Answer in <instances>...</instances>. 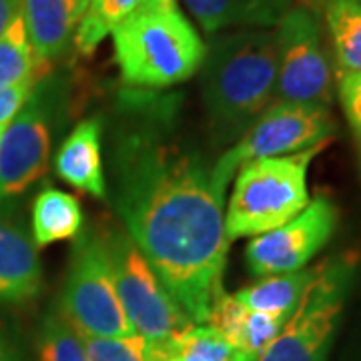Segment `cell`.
I'll return each instance as SVG.
<instances>
[{
	"instance_id": "6da1fadb",
	"label": "cell",
	"mask_w": 361,
	"mask_h": 361,
	"mask_svg": "<svg viewBox=\"0 0 361 361\" xmlns=\"http://www.w3.org/2000/svg\"><path fill=\"white\" fill-rule=\"evenodd\" d=\"M180 111L179 94H118L106 127V197L180 310L207 323L225 293L227 185L187 135Z\"/></svg>"
},
{
	"instance_id": "7a4b0ae2",
	"label": "cell",
	"mask_w": 361,
	"mask_h": 361,
	"mask_svg": "<svg viewBox=\"0 0 361 361\" xmlns=\"http://www.w3.org/2000/svg\"><path fill=\"white\" fill-rule=\"evenodd\" d=\"M199 71L211 145L225 151L275 101V30L239 28L215 37Z\"/></svg>"
},
{
	"instance_id": "3957f363",
	"label": "cell",
	"mask_w": 361,
	"mask_h": 361,
	"mask_svg": "<svg viewBox=\"0 0 361 361\" xmlns=\"http://www.w3.org/2000/svg\"><path fill=\"white\" fill-rule=\"evenodd\" d=\"M115 59L133 89H169L201 68L205 42L177 0H141L113 30Z\"/></svg>"
},
{
	"instance_id": "277c9868",
	"label": "cell",
	"mask_w": 361,
	"mask_h": 361,
	"mask_svg": "<svg viewBox=\"0 0 361 361\" xmlns=\"http://www.w3.org/2000/svg\"><path fill=\"white\" fill-rule=\"evenodd\" d=\"M323 147L317 145L295 155L255 159L239 167L225 205L229 243L273 231L310 205L307 173Z\"/></svg>"
},
{
	"instance_id": "5b68a950",
	"label": "cell",
	"mask_w": 361,
	"mask_h": 361,
	"mask_svg": "<svg viewBox=\"0 0 361 361\" xmlns=\"http://www.w3.org/2000/svg\"><path fill=\"white\" fill-rule=\"evenodd\" d=\"M355 273V259L345 255L315 265L299 305L257 361H327Z\"/></svg>"
},
{
	"instance_id": "8992f818",
	"label": "cell",
	"mask_w": 361,
	"mask_h": 361,
	"mask_svg": "<svg viewBox=\"0 0 361 361\" xmlns=\"http://www.w3.org/2000/svg\"><path fill=\"white\" fill-rule=\"evenodd\" d=\"M59 311L82 336H137L116 293L103 231L85 229L73 239Z\"/></svg>"
},
{
	"instance_id": "52a82bcc",
	"label": "cell",
	"mask_w": 361,
	"mask_h": 361,
	"mask_svg": "<svg viewBox=\"0 0 361 361\" xmlns=\"http://www.w3.org/2000/svg\"><path fill=\"white\" fill-rule=\"evenodd\" d=\"M103 235L116 293L135 334L147 343H159L191 327L193 322L165 289L129 233L111 227Z\"/></svg>"
},
{
	"instance_id": "ba28073f",
	"label": "cell",
	"mask_w": 361,
	"mask_h": 361,
	"mask_svg": "<svg viewBox=\"0 0 361 361\" xmlns=\"http://www.w3.org/2000/svg\"><path fill=\"white\" fill-rule=\"evenodd\" d=\"M336 135L329 106L307 103H273L255 118L239 141L215 161L217 179L229 187L241 165L255 159L295 155L317 145H327Z\"/></svg>"
},
{
	"instance_id": "9c48e42d",
	"label": "cell",
	"mask_w": 361,
	"mask_h": 361,
	"mask_svg": "<svg viewBox=\"0 0 361 361\" xmlns=\"http://www.w3.org/2000/svg\"><path fill=\"white\" fill-rule=\"evenodd\" d=\"M61 94L59 80L44 75L6 123L0 139V203L23 195L47 173Z\"/></svg>"
},
{
	"instance_id": "30bf717a",
	"label": "cell",
	"mask_w": 361,
	"mask_h": 361,
	"mask_svg": "<svg viewBox=\"0 0 361 361\" xmlns=\"http://www.w3.org/2000/svg\"><path fill=\"white\" fill-rule=\"evenodd\" d=\"M275 101L329 106L334 97V78L317 13L305 4L289 6L275 26Z\"/></svg>"
},
{
	"instance_id": "8fae6325",
	"label": "cell",
	"mask_w": 361,
	"mask_h": 361,
	"mask_svg": "<svg viewBox=\"0 0 361 361\" xmlns=\"http://www.w3.org/2000/svg\"><path fill=\"white\" fill-rule=\"evenodd\" d=\"M339 223L336 203L317 195L299 215L269 233L257 235L245 249L247 267L255 277L305 269L334 237Z\"/></svg>"
},
{
	"instance_id": "7c38bea8",
	"label": "cell",
	"mask_w": 361,
	"mask_h": 361,
	"mask_svg": "<svg viewBox=\"0 0 361 361\" xmlns=\"http://www.w3.org/2000/svg\"><path fill=\"white\" fill-rule=\"evenodd\" d=\"M103 133V116H89L68 133L54 157L59 177L97 199H106Z\"/></svg>"
},
{
	"instance_id": "4fadbf2b",
	"label": "cell",
	"mask_w": 361,
	"mask_h": 361,
	"mask_svg": "<svg viewBox=\"0 0 361 361\" xmlns=\"http://www.w3.org/2000/svg\"><path fill=\"white\" fill-rule=\"evenodd\" d=\"M89 0H20L30 44L40 63L51 66L73 44Z\"/></svg>"
},
{
	"instance_id": "5bb4252c",
	"label": "cell",
	"mask_w": 361,
	"mask_h": 361,
	"mask_svg": "<svg viewBox=\"0 0 361 361\" xmlns=\"http://www.w3.org/2000/svg\"><path fill=\"white\" fill-rule=\"evenodd\" d=\"M42 265L32 235L18 221L0 217V301L20 303L40 293Z\"/></svg>"
},
{
	"instance_id": "9a60e30c",
	"label": "cell",
	"mask_w": 361,
	"mask_h": 361,
	"mask_svg": "<svg viewBox=\"0 0 361 361\" xmlns=\"http://www.w3.org/2000/svg\"><path fill=\"white\" fill-rule=\"evenodd\" d=\"M287 319L283 315L247 310L235 297L223 293L209 313L207 325L217 329L237 351L259 357L281 334Z\"/></svg>"
},
{
	"instance_id": "2e32d148",
	"label": "cell",
	"mask_w": 361,
	"mask_h": 361,
	"mask_svg": "<svg viewBox=\"0 0 361 361\" xmlns=\"http://www.w3.org/2000/svg\"><path fill=\"white\" fill-rule=\"evenodd\" d=\"M207 35L225 28H271L291 6L289 0H185Z\"/></svg>"
},
{
	"instance_id": "e0dca14e",
	"label": "cell",
	"mask_w": 361,
	"mask_h": 361,
	"mask_svg": "<svg viewBox=\"0 0 361 361\" xmlns=\"http://www.w3.org/2000/svg\"><path fill=\"white\" fill-rule=\"evenodd\" d=\"M85 217L77 197L61 189H42L32 205V239L37 247L75 239L82 231Z\"/></svg>"
},
{
	"instance_id": "ac0fdd59",
	"label": "cell",
	"mask_w": 361,
	"mask_h": 361,
	"mask_svg": "<svg viewBox=\"0 0 361 361\" xmlns=\"http://www.w3.org/2000/svg\"><path fill=\"white\" fill-rule=\"evenodd\" d=\"M313 275L315 267H305L291 273L257 277L255 283L237 291L233 297L247 310L289 317L299 305L303 293L307 291Z\"/></svg>"
},
{
	"instance_id": "d6986e66",
	"label": "cell",
	"mask_w": 361,
	"mask_h": 361,
	"mask_svg": "<svg viewBox=\"0 0 361 361\" xmlns=\"http://www.w3.org/2000/svg\"><path fill=\"white\" fill-rule=\"evenodd\" d=\"M237 349L207 323H193L185 331L159 343H147V361H231Z\"/></svg>"
},
{
	"instance_id": "ffe728a7",
	"label": "cell",
	"mask_w": 361,
	"mask_h": 361,
	"mask_svg": "<svg viewBox=\"0 0 361 361\" xmlns=\"http://www.w3.org/2000/svg\"><path fill=\"white\" fill-rule=\"evenodd\" d=\"M49 73L51 66L40 63L18 11L0 35V89L20 85L25 80H39Z\"/></svg>"
},
{
	"instance_id": "44dd1931",
	"label": "cell",
	"mask_w": 361,
	"mask_h": 361,
	"mask_svg": "<svg viewBox=\"0 0 361 361\" xmlns=\"http://www.w3.org/2000/svg\"><path fill=\"white\" fill-rule=\"evenodd\" d=\"M325 20L337 75L361 73V0H327Z\"/></svg>"
},
{
	"instance_id": "7402d4cb",
	"label": "cell",
	"mask_w": 361,
	"mask_h": 361,
	"mask_svg": "<svg viewBox=\"0 0 361 361\" xmlns=\"http://www.w3.org/2000/svg\"><path fill=\"white\" fill-rule=\"evenodd\" d=\"M139 2L141 0H89L73 39L78 54L90 56L109 35H113L116 26L139 6Z\"/></svg>"
},
{
	"instance_id": "603a6c76",
	"label": "cell",
	"mask_w": 361,
	"mask_h": 361,
	"mask_svg": "<svg viewBox=\"0 0 361 361\" xmlns=\"http://www.w3.org/2000/svg\"><path fill=\"white\" fill-rule=\"evenodd\" d=\"M40 361H89L78 331L61 311H51L40 325Z\"/></svg>"
},
{
	"instance_id": "cb8c5ba5",
	"label": "cell",
	"mask_w": 361,
	"mask_h": 361,
	"mask_svg": "<svg viewBox=\"0 0 361 361\" xmlns=\"http://www.w3.org/2000/svg\"><path fill=\"white\" fill-rule=\"evenodd\" d=\"M80 336L89 361H147V341L141 336L92 337Z\"/></svg>"
},
{
	"instance_id": "d4e9b609",
	"label": "cell",
	"mask_w": 361,
	"mask_h": 361,
	"mask_svg": "<svg viewBox=\"0 0 361 361\" xmlns=\"http://www.w3.org/2000/svg\"><path fill=\"white\" fill-rule=\"evenodd\" d=\"M337 90H339V101L351 127V133L361 149V73L339 75Z\"/></svg>"
},
{
	"instance_id": "484cf974",
	"label": "cell",
	"mask_w": 361,
	"mask_h": 361,
	"mask_svg": "<svg viewBox=\"0 0 361 361\" xmlns=\"http://www.w3.org/2000/svg\"><path fill=\"white\" fill-rule=\"evenodd\" d=\"M39 80H25L20 85L0 89V125L8 123L16 115V111L23 106V103H25L26 99H28V94H30V90L35 89V85Z\"/></svg>"
},
{
	"instance_id": "4316f807",
	"label": "cell",
	"mask_w": 361,
	"mask_h": 361,
	"mask_svg": "<svg viewBox=\"0 0 361 361\" xmlns=\"http://www.w3.org/2000/svg\"><path fill=\"white\" fill-rule=\"evenodd\" d=\"M18 11H20V0H0V35Z\"/></svg>"
},
{
	"instance_id": "83f0119b",
	"label": "cell",
	"mask_w": 361,
	"mask_h": 361,
	"mask_svg": "<svg viewBox=\"0 0 361 361\" xmlns=\"http://www.w3.org/2000/svg\"><path fill=\"white\" fill-rule=\"evenodd\" d=\"M0 361H23L20 353L16 351L11 337L0 329Z\"/></svg>"
},
{
	"instance_id": "f1b7e54d",
	"label": "cell",
	"mask_w": 361,
	"mask_h": 361,
	"mask_svg": "<svg viewBox=\"0 0 361 361\" xmlns=\"http://www.w3.org/2000/svg\"><path fill=\"white\" fill-rule=\"evenodd\" d=\"M231 361H257V357H253V355H249V353H243V351H237Z\"/></svg>"
},
{
	"instance_id": "f546056e",
	"label": "cell",
	"mask_w": 361,
	"mask_h": 361,
	"mask_svg": "<svg viewBox=\"0 0 361 361\" xmlns=\"http://www.w3.org/2000/svg\"><path fill=\"white\" fill-rule=\"evenodd\" d=\"M4 127H6V123H4V125H0V139H2V133H4Z\"/></svg>"
},
{
	"instance_id": "4dcf8cb0",
	"label": "cell",
	"mask_w": 361,
	"mask_h": 361,
	"mask_svg": "<svg viewBox=\"0 0 361 361\" xmlns=\"http://www.w3.org/2000/svg\"><path fill=\"white\" fill-rule=\"evenodd\" d=\"M303 2H327V0H303Z\"/></svg>"
}]
</instances>
